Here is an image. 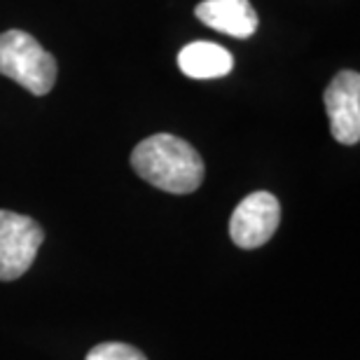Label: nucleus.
<instances>
[{"label":"nucleus","instance_id":"obj_1","mask_svg":"<svg viewBox=\"0 0 360 360\" xmlns=\"http://www.w3.org/2000/svg\"><path fill=\"white\" fill-rule=\"evenodd\" d=\"M131 167L146 183L171 194H190L204 180V162L190 143L171 134H155L131 153Z\"/></svg>","mask_w":360,"mask_h":360},{"label":"nucleus","instance_id":"obj_2","mask_svg":"<svg viewBox=\"0 0 360 360\" xmlns=\"http://www.w3.org/2000/svg\"><path fill=\"white\" fill-rule=\"evenodd\" d=\"M0 75L10 77L35 96L56 84V61L33 35L24 31L0 33Z\"/></svg>","mask_w":360,"mask_h":360},{"label":"nucleus","instance_id":"obj_3","mask_svg":"<svg viewBox=\"0 0 360 360\" xmlns=\"http://www.w3.org/2000/svg\"><path fill=\"white\" fill-rule=\"evenodd\" d=\"M45 239L42 227L28 215L0 211V281H14L31 269Z\"/></svg>","mask_w":360,"mask_h":360},{"label":"nucleus","instance_id":"obj_4","mask_svg":"<svg viewBox=\"0 0 360 360\" xmlns=\"http://www.w3.org/2000/svg\"><path fill=\"white\" fill-rule=\"evenodd\" d=\"M281 204L269 192H253L234 208L229 236L239 248L253 250L264 246L278 229Z\"/></svg>","mask_w":360,"mask_h":360},{"label":"nucleus","instance_id":"obj_5","mask_svg":"<svg viewBox=\"0 0 360 360\" xmlns=\"http://www.w3.org/2000/svg\"><path fill=\"white\" fill-rule=\"evenodd\" d=\"M323 98L333 139L342 146H356L360 141V75L356 70L337 73Z\"/></svg>","mask_w":360,"mask_h":360},{"label":"nucleus","instance_id":"obj_6","mask_svg":"<svg viewBox=\"0 0 360 360\" xmlns=\"http://www.w3.org/2000/svg\"><path fill=\"white\" fill-rule=\"evenodd\" d=\"M194 14L201 24L232 38H250L260 26L250 0H201Z\"/></svg>","mask_w":360,"mask_h":360},{"label":"nucleus","instance_id":"obj_7","mask_svg":"<svg viewBox=\"0 0 360 360\" xmlns=\"http://www.w3.org/2000/svg\"><path fill=\"white\" fill-rule=\"evenodd\" d=\"M178 68L192 80H213L234 68V56L215 42H190L180 49Z\"/></svg>","mask_w":360,"mask_h":360},{"label":"nucleus","instance_id":"obj_8","mask_svg":"<svg viewBox=\"0 0 360 360\" xmlns=\"http://www.w3.org/2000/svg\"><path fill=\"white\" fill-rule=\"evenodd\" d=\"M87 360H148L146 356L141 354L139 349L129 347V344H120V342H105L94 347Z\"/></svg>","mask_w":360,"mask_h":360}]
</instances>
